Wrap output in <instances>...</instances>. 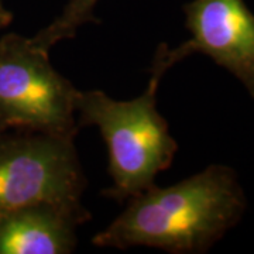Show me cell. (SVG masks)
Listing matches in <instances>:
<instances>
[{
  "mask_svg": "<svg viewBox=\"0 0 254 254\" xmlns=\"http://www.w3.org/2000/svg\"><path fill=\"white\" fill-rule=\"evenodd\" d=\"M127 203L109 226L92 237V245L206 253L236 226L247 209L236 171L225 164H210L171 187L154 184Z\"/></svg>",
  "mask_w": 254,
  "mask_h": 254,
  "instance_id": "1",
  "label": "cell"
},
{
  "mask_svg": "<svg viewBox=\"0 0 254 254\" xmlns=\"http://www.w3.org/2000/svg\"><path fill=\"white\" fill-rule=\"evenodd\" d=\"M161 79L151 73L147 89L131 100H115L98 89L76 92L78 126L98 127L108 147L112 185L102 195L119 203L153 187L155 177L171 167L178 151L168 122L157 110Z\"/></svg>",
  "mask_w": 254,
  "mask_h": 254,
  "instance_id": "2",
  "label": "cell"
},
{
  "mask_svg": "<svg viewBox=\"0 0 254 254\" xmlns=\"http://www.w3.org/2000/svg\"><path fill=\"white\" fill-rule=\"evenodd\" d=\"M76 92L30 37H0V118L10 128L76 136Z\"/></svg>",
  "mask_w": 254,
  "mask_h": 254,
  "instance_id": "3",
  "label": "cell"
},
{
  "mask_svg": "<svg viewBox=\"0 0 254 254\" xmlns=\"http://www.w3.org/2000/svg\"><path fill=\"white\" fill-rule=\"evenodd\" d=\"M73 140L30 130L0 137V215L41 200L82 199L86 177Z\"/></svg>",
  "mask_w": 254,
  "mask_h": 254,
  "instance_id": "4",
  "label": "cell"
},
{
  "mask_svg": "<svg viewBox=\"0 0 254 254\" xmlns=\"http://www.w3.org/2000/svg\"><path fill=\"white\" fill-rule=\"evenodd\" d=\"M182 10L190 37L173 50L160 44L151 73L164 76L182 60L203 54L232 73L254 100V13L245 0H190Z\"/></svg>",
  "mask_w": 254,
  "mask_h": 254,
  "instance_id": "5",
  "label": "cell"
},
{
  "mask_svg": "<svg viewBox=\"0 0 254 254\" xmlns=\"http://www.w3.org/2000/svg\"><path fill=\"white\" fill-rule=\"evenodd\" d=\"M92 215L79 202L41 200L0 215V254H69Z\"/></svg>",
  "mask_w": 254,
  "mask_h": 254,
  "instance_id": "6",
  "label": "cell"
},
{
  "mask_svg": "<svg viewBox=\"0 0 254 254\" xmlns=\"http://www.w3.org/2000/svg\"><path fill=\"white\" fill-rule=\"evenodd\" d=\"M99 0H68L61 14L51 24L40 30L36 36L30 37L31 43L41 51L50 53V50L60 41L73 38L78 28L86 23L96 21L93 10Z\"/></svg>",
  "mask_w": 254,
  "mask_h": 254,
  "instance_id": "7",
  "label": "cell"
},
{
  "mask_svg": "<svg viewBox=\"0 0 254 254\" xmlns=\"http://www.w3.org/2000/svg\"><path fill=\"white\" fill-rule=\"evenodd\" d=\"M11 20H13V14H11L9 10L3 6V3L0 1V31H1L3 28L7 27V26H10Z\"/></svg>",
  "mask_w": 254,
  "mask_h": 254,
  "instance_id": "8",
  "label": "cell"
},
{
  "mask_svg": "<svg viewBox=\"0 0 254 254\" xmlns=\"http://www.w3.org/2000/svg\"><path fill=\"white\" fill-rule=\"evenodd\" d=\"M9 130H10L9 125H7V123H6V122L3 120V119L0 118V137L3 136L4 133H7Z\"/></svg>",
  "mask_w": 254,
  "mask_h": 254,
  "instance_id": "9",
  "label": "cell"
}]
</instances>
